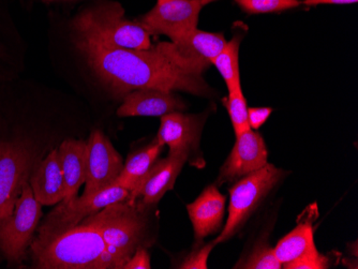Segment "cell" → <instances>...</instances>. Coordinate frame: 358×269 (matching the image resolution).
I'll list each match as a JSON object with an SVG mask.
<instances>
[{"label": "cell", "mask_w": 358, "mask_h": 269, "mask_svg": "<svg viewBox=\"0 0 358 269\" xmlns=\"http://www.w3.org/2000/svg\"><path fill=\"white\" fill-rule=\"evenodd\" d=\"M74 44L96 78L122 97L142 88L182 90L198 96L210 92L202 75L185 66L172 42L148 50L115 49L76 37Z\"/></svg>", "instance_id": "1"}, {"label": "cell", "mask_w": 358, "mask_h": 269, "mask_svg": "<svg viewBox=\"0 0 358 269\" xmlns=\"http://www.w3.org/2000/svg\"><path fill=\"white\" fill-rule=\"evenodd\" d=\"M34 267L40 269H114L101 233L80 224L48 240H32Z\"/></svg>", "instance_id": "2"}, {"label": "cell", "mask_w": 358, "mask_h": 269, "mask_svg": "<svg viewBox=\"0 0 358 269\" xmlns=\"http://www.w3.org/2000/svg\"><path fill=\"white\" fill-rule=\"evenodd\" d=\"M74 37L108 48L148 50L150 35L138 22L129 21L118 3H106L80 12L71 22Z\"/></svg>", "instance_id": "3"}, {"label": "cell", "mask_w": 358, "mask_h": 269, "mask_svg": "<svg viewBox=\"0 0 358 269\" xmlns=\"http://www.w3.org/2000/svg\"><path fill=\"white\" fill-rule=\"evenodd\" d=\"M143 212L144 208L138 203L126 200L108 205L80 222L94 226L101 233L114 269L122 268L134 251L142 246L146 230Z\"/></svg>", "instance_id": "4"}, {"label": "cell", "mask_w": 358, "mask_h": 269, "mask_svg": "<svg viewBox=\"0 0 358 269\" xmlns=\"http://www.w3.org/2000/svg\"><path fill=\"white\" fill-rule=\"evenodd\" d=\"M42 217V205L26 182L10 216L0 220V252L10 265L25 259Z\"/></svg>", "instance_id": "5"}, {"label": "cell", "mask_w": 358, "mask_h": 269, "mask_svg": "<svg viewBox=\"0 0 358 269\" xmlns=\"http://www.w3.org/2000/svg\"><path fill=\"white\" fill-rule=\"evenodd\" d=\"M283 172L273 164L243 176L230 190L229 217L222 233L214 240L215 244L227 242L243 226L259 202L273 190L283 177Z\"/></svg>", "instance_id": "6"}, {"label": "cell", "mask_w": 358, "mask_h": 269, "mask_svg": "<svg viewBox=\"0 0 358 269\" xmlns=\"http://www.w3.org/2000/svg\"><path fill=\"white\" fill-rule=\"evenodd\" d=\"M130 192L120 184L106 187L100 191L88 196L62 200V203L54 208L44 219L43 224L38 230L35 240H43L67 232L82 222L84 219L96 214L108 205L122 202L128 198Z\"/></svg>", "instance_id": "7"}, {"label": "cell", "mask_w": 358, "mask_h": 269, "mask_svg": "<svg viewBox=\"0 0 358 269\" xmlns=\"http://www.w3.org/2000/svg\"><path fill=\"white\" fill-rule=\"evenodd\" d=\"M40 161L37 150L23 140L0 142V220L12 214L24 184L29 182Z\"/></svg>", "instance_id": "8"}, {"label": "cell", "mask_w": 358, "mask_h": 269, "mask_svg": "<svg viewBox=\"0 0 358 269\" xmlns=\"http://www.w3.org/2000/svg\"><path fill=\"white\" fill-rule=\"evenodd\" d=\"M202 7L200 0H164L136 22L150 36H168L174 41L196 29Z\"/></svg>", "instance_id": "9"}, {"label": "cell", "mask_w": 358, "mask_h": 269, "mask_svg": "<svg viewBox=\"0 0 358 269\" xmlns=\"http://www.w3.org/2000/svg\"><path fill=\"white\" fill-rule=\"evenodd\" d=\"M124 162L110 140L100 130H94L87 140L86 187L83 196H92L114 184Z\"/></svg>", "instance_id": "10"}, {"label": "cell", "mask_w": 358, "mask_h": 269, "mask_svg": "<svg viewBox=\"0 0 358 269\" xmlns=\"http://www.w3.org/2000/svg\"><path fill=\"white\" fill-rule=\"evenodd\" d=\"M186 152H170L164 159L154 163L136 191L129 194V203H138L145 208L157 204L164 194L174 188L177 176L188 160Z\"/></svg>", "instance_id": "11"}, {"label": "cell", "mask_w": 358, "mask_h": 269, "mask_svg": "<svg viewBox=\"0 0 358 269\" xmlns=\"http://www.w3.org/2000/svg\"><path fill=\"white\" fill-rule=\"evenodd\" d=\"M268 152L261 134L248 130L236 136V143L230 157L221 168L219 182L238 180L264 168Z\"/></svg>", "instance_id": "12"}, {"label": "cell", "mask_w": 358, "mask_h": 269, "mask_svg": "<svg viewBox=\"0 0 358 269\" xmlns=\"http://www.w3.org/2000/svg\"><path fill=\"white\" fill-rule=\"evenodd\" d=\"M175 52L191 71L202 75L227 43L223 34L196 29L172 41Z\"/></svg>", "instance_id": "13"}, {"label": "cell", "mask_w": 358, "mask_h": 269, "mask_svg": "<svg viewBox=\"0 0 358 269\" xmlns=\"http://www.w3.org/2000/svg\"><path fill=\"white\" fill-rule=\"evenodd\" d=\"M182 99L171 90L159 88H142L129 92L124 97V103L118 108L120 117L132 116H164L166 114L185 110Z\"/></svg>", "instance_id": "14"}, {"label": "cell", "mask_w": 358, "mask_h": 269, "mask_svg": "<svg viewBox=\"0 0 358 269\" xmlns=\"http://www.w3.org/2000/svg\"><path fill=\"white\" fill-rule=\"evenodd\" d=\"M200 117L186 115L180 112H173L161 116V124L157 134L159 145H168L170 152L190 154L200 136Z\"/></svg>", "instance_id": "15"}, {"label": "cell", "mask_w": 358, "mask_h": 269, "mask_svg": "<svg viewBox=\"0 0 358 269\" xmlns=\"http://www.w3.org/2000/svg\"><path fill=\"white\" fill-rule=\"evenodd\" d=\"M225 196L215 184L207 187L194 202L187 205L195 240H202L220 228L224 216Z\"/></svg>", "instance_id": "16"}, {"label": "cell", "mask_w": 358, "mask_h": 269, "mask_svg": "<svg viewBox=\"0 0 358 269\" xmlns=\"http://www.w3.org/2000/svg\"><path fill=\"white\" fill-rule=\"evenodd\" d=\"M30 188L41 205L51 206L64 198V180L58 150H52L36 166L29 177Z\"/></svg>", "instance_id": "17"}, {"label": "cell", "mask_w": 358, "mask_h": 269, "mask_svg": "<svg viewBox=\"0 0 358 269\" xmlns=\"http://www.w3.org/2000/svg\"><path fill=\"white\" fill-rule=\"evenodd\" d=\"M64 180V198L69 201L78 194L85 182L87 142L68 138L57 148Z\"/></svg>", "instance_id": "18"}, {"label": "cell", "mask_w": 358, "mask_h": 269, "mask_svg": "<svg viewBox=\"0 0 358 269\" xmlns=\"http://www.w3.org/2000/svg\"><path fill=\"white\" fill-rule=\"evenodd\" d=\"M161 150H162V146L159 145L156 140H154L146 147L141 148L130 154L126 163L122 166V172L115 180V184L124 187L130 194L136 191L148 170L158 159Z\"/></svg>", "instance_id": "19"}, {"label": "cell", "mask_w": 358, "mask_h": 269, "mask_svg": "<svg viewBox=\"0 0 358 269\" xmlns=\"http://www.w3.org/2000/svg\"><path fill=\"white\" fill-rule=\"evenodd\" d=\"M273 250L282 266L306 254L317 252L311 222L299 224L294 230L283 237Z\"/></svg>", "instance_id": "20"}, {"label": "cell", "mask_w": 358, "mask_h": 269, "mask_svg": "<svg viewBox=\"0 0 358 269\" xmlns=\"http://www.w3.org/2000/svg\"><path fill=\"white\" fill-rule=\"evenodd\" d=\"M241 38V35H235L230 42L225 44L222 51L213 62V65L216 66L220 72L229 92L241 86L238 62Z\"/></svg>", "instance_id": "21"}, {"label": "cell", "mask_w": 358, "mask_h": 269, "mask_svg": "<svg viewBox=\"0 0 358 269\" xmlns=\"http://www.w3.org/2000/svg\"><path fill=\"white\" fill-rule=\"evenodd\" d=\"M225 108H227L229 115H230L231 122H232L233 128H234L235 136L250 130L248 120V108L247 102L243 97L241 86L235 88L232 92H229V97L223 100Z\"/></svg>", "instance_id": "22"}, {"label": "cell", "mask_w": 358, "mask_h": 269, "mask_svg": "<svg viewBox=\"0 0 358 269\" xmlns=\"http://www.w3.org/2000/svg\"><path fill=\"white\" fill-rule=\"evenodd\" d=\"M249 14L273 13L285 11L301 5L299 0H235Z\"/></svg>", "instance_id": "23"}, {"label": "cell", "mask_w": 358, "mask_h": 269, "mask_svg": "<svg viewBox=\"0 0 358 269\" xmlns=\"http://www.w3.org/2000/svg\"><path fill=\"white\" fill-rule=\"evenodd\" d=\"M238 268L246 269H280L282 264L275 256V250L268 246H261L255 250L248 260Z\"/></svg>", "instance_id": "24"}, {"label": "cell", "mask_w": 358, "mask_h": 269, "mask_svg": "<svg viewBox=\"0 0 358 269\" xmlns=\"http://www.w3.org/2000/svg\"><path fill=\"white\" fill-rule=\"evenodd\" d=\"M285 269H325L329 268V259L320 254L319 251L306 254L289 264L283 265Z\"/></svg>", "instance_id": "25"}, {"label": "cell", "mask_w": 358, "mask_h": 269, "mask_svg": "<svg viewBox=\"0 0 358 269\" xmlns=\"http://www.w3.org/2000/svg\"><path fill=\"white\" fill-rule=\"evenodd\" d=\"M216 246L215 242L205 245L199 250L191 253L190 256L180 264L179 268L182 269H206L207 260L213 248Z\"/></svg>", "instance_id": "26"}, {"label": "cell", "mask_w": 358, "mask_h": 269, "mask_svg": "<svg viewBox=\"0 0 358 269\" xmlns=\"http://www.w3.org/2000/svg\"><path fill=\"white\" fill-rule=\"evenodd\" d=\"M124 269H150V254L144 247H138L131 258L129 259L128 262L122 266Z\"/></svg>", "instance_id": "27"}, {"label": "cell", "mask_w": 358, "mask_h": 269, "mask_svg": "<svg viewBox=\"0 0 358 269\" xmlns=\"http://www.w3.org/2000/svg\"><path fill=\"white\" fill-rule=\"evenodd\" d=\"M271 108H248V120L250 129L257 130L263 126L271 116Z\"/></svg>", "instance_id": "28"}, {"label": "cell", "mask_w": 358, "mask_h": 269, "mask_svg": "<svg viewBox=\"0 0 358 269\" xmlns=\"http://www.w3.org/2000/svg\"><path fill=\"white\" fill-rule=\"evenodd\" d=\"M358 0H303V5L319 6V5H349L356 3Z\"/></svg>", "instance_id": "29"}, {"label": "cell", "mask_w": 358, "mask_h": 269, "mask_svg": "<svg viewBox=\"0 0 358 269\" xmlns=\"http://www.w3.org/2000/svg\"><path fill=\"white\" fill-rule=\"evenodd\" d=\"M11 59V51L7 42L0 38V61L8 62Z\"/></svg>", "instance_id": "30"}, {"label": "cell", "mask_w": 358, "mask_h": 269, "mask_svg": "<svg viewBox=\"0 0 358 269\" xmlns=\"http://www.w3.org/2000/svg\"><path fill=\"white\" fill-rule=\"evenodd\" d=\"M202 6L208 5V3H213V1H217V0H200Z\"/></svg>", "instance_id": "31"}, {"label": "cell", "mask_w": 358, "mask_h": 269, "mask_svg": "<svg viewBox=\"0 0 358 269\" xmlns=\"http://www.w3.org/2000/svg\"><path fill=\"white\" fill-rule=\"evenodd\" d=\"M45 3H53V1H66V0H43Z\"/></svg>", "instance_id": "32"}, {"label": "cell", "mask_w": 358, "mask_h": 269, "mask_svg": "<svg viewBox=\"0 0 358 269\" xmlns=\"http://www.w3.org/2000/svg\"><path fill=\"white\" fill-rule=\"evenodd\" d=\"M162 1H164V0H158V3H162Z\"/></svg>", "instance_id": "33"}]
</instances>
